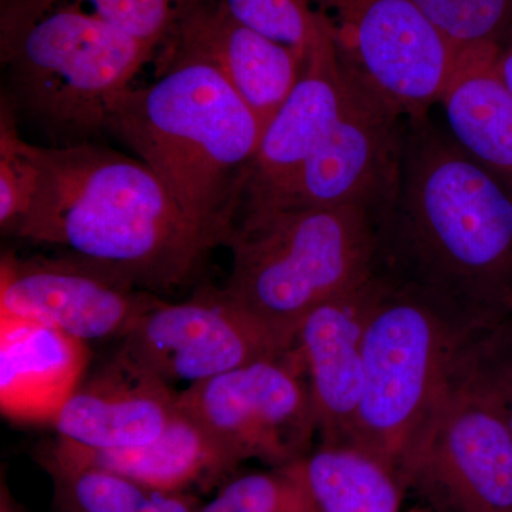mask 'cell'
Returning <instances> with one entry per match:
<instances>
[{
  "label": "cell",
  "mask_w": 512,
  "mask_h": 512,
  "mask_svg": "<svg viewBox=\"0 0 512 512\" xmlns=\"http://www.w3.org/2000/svg\"><path fill=\"white\" fill-rule=\"evenodd\" d=\"M386 279L379 272L322 303L303 320L293 348L301 357L320 444H352L365 386L363 342L370 312Z\"/></svg>",
  "instance_id": "14"
},
{
  "label": "cell",
  "mask_w": 512,
  "mask_h": 512,
  "mask_svg": "<svg viewBox=\"0 0 512 512\" xmlns=\"http://www.w3.org/2000/svg\"><path fill=\"white\" fill-rule=\"evenodd\" d=\"M409 512H433V511L427 510V508H414V510H410Z\"/></svg>",
  "instance_id": "30"
},
{
  "label": "cell",
  "mask_w": 512,
  "mask_h": 512,
  "mask_svg": "<svg viewBox=\"0 0 512 512\" xmlns=\"http://www.w3.org/2000/svg\"><path fill=\"white\" fill-rule=\"evenodd\" d=\"M198 512H316L299 473L291 466L244 474L228 480Z\"/></svg>",
  "instance_id": "23"
},
{
  "label": "cell",
  "mask_w": 512,
  "mask_h": 512,
  "mask_svg": "<svg viewBox=\"0 0 512 512\" xmlns=\"http://www.w3.org/2000/svg\"><path fill=\"white\" fill-rule=\"evenodd\" d=\"M160 301L156 293L74 255L2 256L0 315L46 323L87 345L123 339Z\"/></svg>",
  "instance_id": "12"
},
{
  "label": "cell",
  "mask_w": 512,
  "mask_h": 512,
  "mask_svg": "<svg viewBox=\"0 0 512 512\" xmlns=\"http://www.w3.org/2000/svg\"><path fill=\"white\" fill-rule=\"evenodd\" d=\"M28 151L36 185L15 237L64 248L156 295L188 284L217 248L138 158L89 141Z\"/></svg>",
  "instance_id": "2"
},
{
  "label": "cell",
  "mask_w": 512,
  "mask_h": 512,
  "mask_svg": "<svg viewBox=\"0 0 512 512\" xmlns=\"http://www.w3.org/2000/svg\"><path fill=\"white\" fill-rule=\"evenodd\" d=\"M242 25L308 57L318 42L325 18L315 12L311 0H222Z\"/></svg>",
  "instance_id": "26"
},
{
  "label": "cell",
  "mask_w": 512,
  "mask_h": 512,
  "mask_svg": "<svg viewBox=\"0 0 512 512\" xmlns=\"http://www.w3.org/2000/svg\"><path fill=\"white\" fill-rule=\"evenodd\" d=\"M343 59L338 120L278 208L362 207L379 222L399 192L407 117Z\"/></svg>",
  "instance_id": "9"
},
{
  "label": "cell",
  "mask_w": 512,
  "mask_h": 512,
  "mask_svg": "<svg viewBox=\"0 0 512 512\" xmlns=\"http://www.w3.org/2000/svg\"><path fill=\"white\" fill-rule=\"evenodd\" d=\"M384 279L366 325L365 386L352 444L402 478L407 457L446 393L458 350L473 329L420 292Z\"/></svg>",
  "instance_id": "6"
},
{
  "label": "cell",
  "mask_w": 512,
  "mask_h": 512,
  "mask_svg": "<svg viewBox=\"0 0 512 512\" xmlns=\"http://www.w3.org/2000/svg\"><path fill=\"white\" fill-rule=\"evenodd\" d=\"M402 478L433 512H512V434L500 409L448 379Z\"/></svg>",
  "instance_id": "8"
},
{
  "label": "cell",
  "mask_w": 512,
  "mask_h": 512,
  "mask_svg": "<svg viewBox=\"0 0 512 512\" xmlns=\"http://www.w3.org/2000/svg\"><path fill=\"white\" fill-rule=\"evenodd\" d=\"M89 346L62 330L0 315V409L23 423H53L89 365Z\"/></svg>",
  "instance_id": "17"
},
{
  "label": "cell",
  "mask_w": 512,
  "mask_h": 512,
  "mask_svg": "<svg viewBox=\"0 0 512 512\" xmlns=\"http://www.w3.org/2000/svg\"><path fill=\"white\" fill-rule=\"evenodd\" d=\"M497 72L512 94V30L500 45L497 55Z\"/></svg>",
  "instance_id": "28"
},
{
  "label": "cell",
  "mask_w": 512,
  "mask_h": 512,
  "mask_svg": "<svg viewBox=\"0 0 512 512\" xmlns=\"http://www.w3.org/2000/svg\"><path fill=\"white\" fill-rule=\"evenodd\" d=\"M89 10L156 52L211 0H66Z\"/></svg>",
  "instance_id": "25"
},
{
  "label": "cell",
  "mask_w": 512,
  "mask_h": 512,
  "mask_svg": "<svg viewBox=\"0 0 512 512\" xmlns=\"http://www.w3.org/2000/svg\"><path fill=\"white\" fill-rule=\"evenodd\" d=\"M178 403L237 461L291 466L318 433L305 367L296 349L180 390Z\"/></svg>",
  "instance_id": "7"
},
{
  "label": "cell",
  "mask_w": 512,
  "mask_h": 512,
  "mask_svg": "<svg viewBox=\"0 0 512 512\" xmlns=\"http://www.w3.org/2000/svg\"><path fill=\"white\" fill-rule=\"evenodd\" d=\"M49 460L103 468L167 493L212 487L239 466L180 403L173 420L153 441L119 450H87L57 440Z\"/></svg>",
  "instance_id": "18"
},
{
  "label": "cell",
  "mask_w": 512,
  "mask_h": 512,
  "mask_svg": "<svg viewBox=\"0 0 512 512\" xmlns=\"http://www.w3.org/2000/svg\"><path fill=\"white\" fill-rule=\"evenodd\" d=\"M225 247V293L293 346L309 313L376 274L377 217L362 207L241 212Z\"/></svg>",
  "instance_id": "5"
},
{
  "label": "cell",
  "mask_w": 512,
  "mask_h": 512,
  "mask_svg": "<svg viewBox=\"0 0 512 512\" xmlns=\"http://www.w3.org/2000/svg\"><path fill=\"white\" fill-rule=\"evenodd\" d=\"M340 52L407 120L429 117L460 53L413 0H318Z\"/></svg>",
  "instance_id": "10"
},
{
  "label": "cell",
  "mask_w": 512,
  "mask_h": 512,
  "mask_svg": "<svg viewBox=\"0 0 512 512\" xmlns=\"http://www.w3.org/2000/svg\"><path fill=\"white\" fill-rule=\"evenodd\" d=\"M106 131L157 175L217 247H225L264 127L215 67L191 57L158 59L156 82L121 94Z\"/></svg>",
  "instance_id": "3"
},
{
  "label": "cell",
  "mask_w": 512,
  "mask_h": 512,
  "mask_svg": "<svg viewBox=\"0 0 512 512\" xmlns=\"http://www.w3.org/2000/svg\"><path fill=\"white\" fill-rule=\"evenodd\" d=\"M325 22L301 79L262 133L239 214L278 208L338 120L345 96V59Z\"/></svg>",
  "instance_id": "13"
},
{
  "label": "cell",
  "mask_w": 512,
  "mask_h": 512,
  "mask_svg": "<svg viewBox=\"0 0 512 512\" xmlns=\"http://www.w3.org/2000/svg\"><path fill=\"white\" fill-rule=\"evenodd\" d=\"M298 468L316 512H402V478L363 448L320 444Z\"/></svg>",
  "instance_id": "20"
},
{
  "label": "cell",
  "mask_w": 512,
  "mask_h": 512,
  "mask_svg": "<svg viewBox=\"0 0 512 512\" xmlns=\"http://www.w3.org/2000/svg\"><path fill=\"white\" fill-rule=\"evenodd\" d=\"M18 120L8 99L0 113V227L13 235L28 211L36 185V165L28 141L20 137Z\"/></svg>",
  "instance_id": "27"
},
{
  "label": "cell",
  "mask_w": 512,
  "mask_h": 512,
  "mask_svg": "<svg viewBox=\"0 0 512 512\" xmlns=\"http://www.w3.org/2000/svg\"><path fill=\"white\" fill-rule=\"evenodd\" d=\"M13 110L63 146L106 131L111 106L154 50L66 0H5L0 28Z\"/></svg>",
  "instance_id": "4"
},
{
  "label": "cell",
  "mask_w": 512,
  "mask_h": 512,
  "mask_svg": "<svg viewBox=\"0 0 512 512\" xmlns=\"http://www.w3.org/2000/svg\"><path fill=\"white\" fill-rule=\"evenodd\" d=\"M450 380L490 399L512 434V312L468 333Z\"/></svg>",
  "instance_id": "22"
},
{
  "label": "cell",
  "mask_w": 512,
  "mask_h": 512,
  "mask_svg": "<svg viewBox=\"0 0 512 512\" xmlns=\"http://www.w3.org/2000/svg\"><path fill=\"white\" fill-rule=\"evenodd\" d=\"M120 342L128 359L174 389L175 384L190 387L292 349L239 308L224 288L211 286L187 301L161 299Z\"/></svg>",
  "instance_id": "11"
},
{
  "label": "cell",
  "mask_w": 512,
  "mask_h": 512,
  "mask_svg": "<svg viewBox=\"0 0 512 512\" xmlns=\"http://www.w3.org/2000/svg\"><path fill=\"white\" fill-rule=\"evenodd\" d=\"M458 53L500 46L512 30V0H413Z\"/></svg>",
  "instance_id": "24"
},
{
  "label": "cell",
  "mask_w": 512,
  "mask_h": 512,
  "mask_svg": "<svg viewBox=\"0 0 512 512\" xmlns=\"http://www.w3.org/2000/svg\"><path fill=\"white\" fill-rule=\"evenodd\" d=\"M49 468L67 512H198L202 505L190 493L154 490L99 467L49 460Z\"/></svg>",
  "instance_id": "21"
},
{
  "label": "cell",
  "mask_w": 512,
  "mask_h": 512,
  "mask_svg": "<svg viewBox=\"0 0 512 512\" xmlns=\"http://www.w3.org/2000/svg\"><path fill=\"white\" fill-rule=\"evenodd\" d=\"M180 390L117 352L83 379L53 426L59 441L87 450L141 446L163 433L178 412Z\"/></svg>",
  "instance_id": "15"
},
{
  "label": "cell",
  "mask_w": 512,
  "mask_h": 512,
  "mask_svg": "<svg viewBox=\"0 0 512 512\" xmlns=\"http://www.w3.org/2000/svg\"><path fill=\"white\" fill-rule=\"evenodd\" d=\"M377 272L466 328L512 312V185L429 117L407 120L399 192L377 222Z\"/></svg>",
  "instance_id": "1"
},
{
  "label": "cell",
  "mask_w": 512,
  "mask_h": 512,
  "mask_svg": "<svg viewBox=\"0 0 512 512\" xmlns=\"http://www.w3.org/2000/svg\"><path fill=\"white\" fill-rule=\"evenodd\" d=\"M498 50L481 46L461 52L440 103L451 137L512 185V94L495 66Z\"/></svg>",
  "instance_id": "19"
},
{
  "label": "cell",
  "mask_w": 512,
  "mask_h": 512,
  "mask_svg": "<svg viewBox=\"0 0 512 512\" xmlns=\"http://www.w3.org/2000/svg\"><path fill=\"white\" fill-rule=\"evenodd\" d=\"M0 512H18L5 490L2 491V508H0Z\"/></svg>",
  "instance_id": "29"
},
{
  "label": "cell",
  "mask_w": 512,
  "mask_h": 512,
  "mask_svg": "<svg viewBox=\"0 0 512 512\" xmlns=\"http://www.w3.org/2000/svg\"><path fill=\"white\" fill-rule=\"evenodd\" d=\"M191 57L211 64L254 111L262 127L301 79L306 57L238 22L222 0L192 13L161 47L158 59Z\"/></svg>",
  "instance_id": "16"
}]
</instances>
